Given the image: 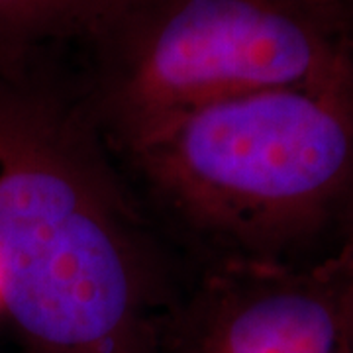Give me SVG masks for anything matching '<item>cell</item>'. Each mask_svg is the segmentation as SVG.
I'll return each instance as SVG.
<instances>
[{
    "mask_svg": "<svg viewBox=\"0 0 353 353\" xmlns=\"http://www.w3.org/2000/svg\"><path fill=\"white\" fill-rule=\"evenodd\" d=\"M51 57L0 75V296L30 353H159V252Z\"/></svg>",
    "mask_w": 353,
    "mask_h": 353,
    "instance_id": "cell-1",
    "label": "cell"
},
{
    "mask_svg": "<svg viewBox=\"0 0 353 353\" xmlns=\"http://www.w3.org/2000/svg\"><path fill=\"white\" fill-rule=\"evenodd\" d=\"M173 226L226 265L299 267L353 212V99L261 90L169 118L114 150Z\"/></svg>",
    "mask_w": 353,
    "mask_h": 353,
    "instance_id": "cell-2",
    "label": "cell"
},
{
    "mask_svg": "<svg viewBox=\"0 0 353 353\" xmlns=\"http://www.w3.org/2000/svg\"><path fill=\"white\" fill-rule=\"evenodd\" d=\"M79 46L77 104L110 152L250 92L353 99V18L336 0H116Z\"/></svg>",
    "mask_w": 353,
    "mask_h": 353,
    "instance_id": "cell-3",
    "label": "cell"
},
{
    "mask_svg": "<svg viewBox=\"0 0 353 353\" xmlns=\"http://www.w3.org/2000/svg\"><path fill=\"white\" fill-rule=\"evenodd\" d=\"M159 353H353L343 255L299 267H216L167 316Z\"/></svg>",
    "mask_w": 353,
    "mask_h": 353,
    "instance_id": "cell-4",
    "label": "cell"
},
{
    "mask_svg": "<svg viewBox=\"0 0 353 353\" xmlns=\"http://www.w3.org/2000/svg\"><path fill=\"white\" fill-rule=\"evenodd\" d=\"M116 0H0V75H20L79 43Z\"/></svg>",
    "mask_w": 353,
    "mask_h": 353,
    "instance_id": "cell-5",
    "label": "cell"
},
{
    "mask_svg": "<svg viewBox=\"0 0 353 353\" xmlns=\"http://www.w3.org/2000/svg\"><path fill=\"white\" fill-rule=\"evenodd\" d=\"M345 259L347 267V308H350V328H352V343H353V212L347 220V226L343 230V240L338 248Z\"/></svg>",
    "mask_w": 353,
    "mask_h": 353,
    "instance_id": "cell-6",
    "label": "cell"
},
{
    "mask_svg": "<svg viewBox=\"0 0 353 353\" xmlns=\"http://www.w3.org/2000/svg\"><path fill=\"white\" fill-rule=\"evenodd\" d=\"M336 2H338L341 8H343V10L353 18V0H336Z\"/></svg>",
    "mask_w": 353,
    "mask_h": 353,
    "instance_id": "cell-7",
    "label": "cell"
},
{
    "mask_svg": "<svg viewBox=\"0 0 353 353\" xmlns=\"http://www.w3.org/2000/svg\"><path fill=\"white\" fill-rule=\"evenodd\" d=\"M0 314H2V296H0Z\"/></svg>",
    "mask_w": 353,
    "mask_h": 353,
    "instance_id": "cell-8",
    "label": "cell"
}]
</instances>
